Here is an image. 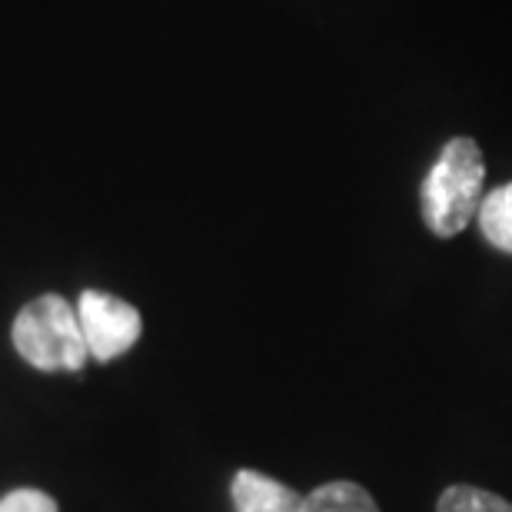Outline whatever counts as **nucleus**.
<instances>
[{
    "label": "nucleus",
    "instance_id": "obj_1",
    "mask_svg": "<svg viewBox=\"0 0 512 512\" xmlns=\"http://www.w3.org/2000/svg\"><path fill=\"white\" fill-rule=\"evenodd\" d=\"M486 187V157L473 137H453L443 143L433 167L419 187V210L426 230L439 240L459 237L476 220Z\"/></svg>",
    "mask_w": 512,
    "mask_h": 512
},
{
    "label": "nucleus",
    "instance_id": "obj_2",
    "mask_svg": "<svg viewBox=\"0 0 512 512\" xmlns=\"http://www.w3.org/2000/svg\"><path fill=\"white\" fill-rule=\"evenodd\" d=\"M10 340L30 366L44 373H80L90 360L84 330H80L77 320V306H70L57 293H44L30 300L17 313Z\"/></svg>",
    "mask_w": 512,
    "mask_h": 512
},
{
    "label": "nucleus",
    "instance_id": "obj_3",
    "mask_svg": "<svg viewBox=\"0 0 512 512\" xmlns=\"http://www.w3.org/2000/svg\"><path fill=\"white\" fill-rule=\"evenodd\" d=\"M77 320H80V330H84L87 353L94 356L97 363L120 360V356L130 353L143 336L140 310L114 293L84 290L77 303Z\"/></svg>",
    "mask_w": 512,
    "mask_h": 512
},
{
    "label": "nucleus",
    "instance_id": "obj_4",
    "mask_svg": "<svg viewBox=\"0 0 512 512\" xmlns=\"http://www.w3.org/2000/svg\"><path fill=\"white\" fill-rule=\"evenodd\" d=\"M233 509L237 512H303V499L293 486L256 469H240L230 483Z\"/></svg>",
    "mask_w": 512,
    "mask_h": 512
},
{
    "label": "nucleus",
    "instance_id": "obj_5",
    "mask_svg": "<svg viewBox=\"0 0 512 512\" xmlns=\"http://www.w3.org/2000/svg\"><path fill=\"white\" fill-rule=\"evenodd\" d=\"M476 227L489 247L512 256V180L486 193L476 213Z\"/></svg>",
    "mask_w": 512,
    "mask_h": 512
},
{
    "label": "nucleus",
    "instance_id": "obj_6",
    "mask_svg": "<svg viewBox=\"0 0 512 512\" xmlns=\"http://www.w3.org/2000/svg\"><path fill=\"white\" fill-rule=\"evenodd\" d=\"M303 512H380V503L370 496V489L353 479H333L306 493Z\"/></svg>",
    "mask_w": 512,
    "mask_h": 512
},
{
    "label": "nucleus",
    "instance_id": "obj_7",
    "mask_svg": "<svg viewBox=\"0 0 512 512\" xmlns=\"http://www.w3.org/2000/svg\"><path fill=\"white\" fill-rule=\"evenodd\" d=\"M436 512H512V503L483 486L456 483L446 486L436 499Z\"/></svg>",
    "mask_w": 512,
    "mask_h": 512
},
{
    "label": "nucleus",
    "instance_id": "obj_8",
    "mask_svg": "<svg viewBox=\"0 0 512 512\" xmlns=\"http://www.w3.org/2000/svg\"><path fill=\"white\" fill-rule=\"evenodd\" d=\"M0 512H57V503L40 489H14L0 499Z\"/></svg>",
    "mask_w": 512,
    "mask_h": 512
}]
</instances>
